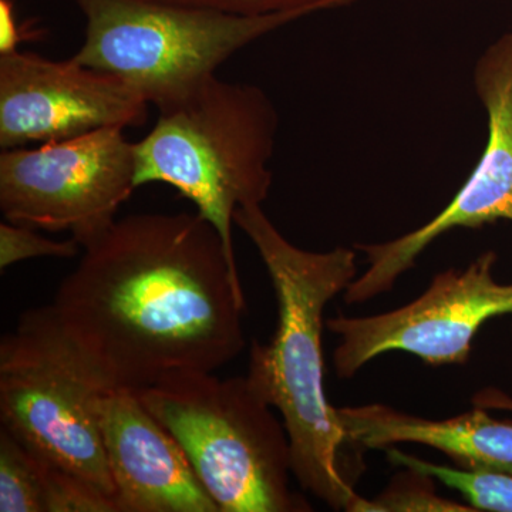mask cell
Returning <instances> with one entry per match:
<instances>
[{
  "label": "cell",
  "instance_id": "1",
  "mask_svg": "<svg viewBox=\"0 0 512 512\" xmlns=\"http://www.w3.org/2000/svg\"><path fill=\"white\" fill-rule=\"evenodd\" d=\"M114 389L214 373L245 348L237 262L200 214H134L92 241L50 303Z\"/></svg>",
  "mask_w": 512,
  "mask_h": 512
},
{
  "label": "cell",
  "instance_id": "2",
  "mask_svg": "<svg viewBox=\"0 0 512 512\" xmlns=\"http://www.w3.org/2000/svg\"><path fill=\"white\" fill-rule=\"evenodd\" d=\"M235 225L261 256L278 301V328L269 343L252 340L248 382L281 413L292 473L306 491L333 510L369 512L370 500L355 491L360 461L325 390L323 313L357 275L356 252H328L293 245L262 205L238 208ZM360 453V451H357Z\"/></svg>",
  "mask_w": 512,
  "mask_h": 512
},
{
  "label": "cell",
  "instance_id": "3",
  "mask_svg": "<svg viewBox=\"0 0 512 512\" xmlns=\"http://www.w3.org/2000/svg\"><path fill=\"white\" fill-rule=\"evenodd\" d=\"M279 116L261 87L212 77L190 99L160 111L134 143L136 185H171L217 229L235 258L238 208L262 205L271 191Z\"/></svg>",
  "mask_w": 512,
  "mask_h": 512
},
{
  "label": "cell",
  "instance_id": "4",
  "mask_svg": "<svg viewBox=\"0 0 512 512\" xmlns=\"http://www.w3.org/2000/svg\"><path fill=\"white\" fill-rule=\"evenodd\" d=\"M134 392L173 434L220 512L312 511L289 485L284 421L247 377L184 373Z\"/></svg>",
  "mask_w": 512,
  "mask_h": 512
},
{
  "label": "cell",
  "instance_id": "5",
  "mask_svg": "<svg viewBox=\"0 0 512 512\" xmlns=\"http://www.w3.org/2000/svg\"><path fill=\"white\" fill-rule=\"evenodd\" d=\"M86 19L73 59L120 77L158 111L190 99L239 50L305 18L244 16L150 0H74Z\"/></svg>",
  "mask_w": 512,
  "mask_h": 512
},
{
  "label": "cell",
  "instance_id": "6",
  "mask_svg": "<svg viewBox=\"0 0 512 512\" xmlns=\"http://www.w3.org/2000/svg\"><path fill=\"white\" fill-rule=\"evenodd\" d=\"M113 389L50 305L23 313L0 342L2 429L114 503L100 426L101 399Z\"/></svg>",
  "mask_w": 512,
  "mask_h": 512
},
{
  "label": "cell",
  "instance_id": "7",
  "mask_svg": "<svg viewBox=\"0 0 512 512\" xmlns=\"http://www.w3.org/2000/svg\"><path fill=\"white\" fill-rule=\"evenodd\" d=\"M136 188V150L119 127L0 154L5 220L70 231L82 248L117 220Z\"/></svg>",
  "mask_w": 512,
  "mask_h": 512
},
{
  "label": "cell",
  "instance_id": "8",
  "mask_svg": "<svg viewBox=\"0 0 512 512\" xmlns=\"http://www.w3.org/2000/svg\"><path fill=\"white\" fill-rule=\"evenodd\" d=\"M498 256L484 252L463 271L448 268L434 276L419 298L402 308L365 318L329 319L340 338L333 365L350 379L389 352H407L430 366L463 365L487 320L512 315V284L495 281Z\"/></svg>",
  "mask_w": 512,
  "mask_h": 512
},
{
  "label": "cell",
  "instance_id": "9",
  "mask_svg": "<svg viewBox=\"0 0 512 512\" xmlns=\"http://www.w3.org/2000/svg\"><path fill=\"white\" fill-rule=\"evenodd\" d=\"M473 83L487 114V141L476 167L447 207L426 224L392 241L355 245L365 254L367 268L346 288L349 305L392 291L397 279L447 232L512 222V30L478 57Z\"/></svg>",
  "mask_w": 512,
  "mask_h": 512
},
{
  "label": "cell",
  "instance_id": "10",
  "mask_svg": "<svg viewBox=\"0 0 512 512\" xmlns=\"http://www.w3.org/2000/svg\"><path fill=\"white\" fill-rule=\"evenodd\" d=\"M148 101L120 77L76 60L0 56V147L55 143L107 127H140Z\"/></svg>",
  "mask_w": 512,
  "mask_h": 512
},
{
  "label": "cell",
  "instance_id": "11",
  "mask_svg": "<svg viewBox=\"0 0 512 512\" xmlns=\"http://www.w3.org/2000/svg\"><path fill=\"white\" fill-rule=\"evenodd\" d=\"M100 426L117 512H220L183 448L134 390L104 394Z\"/></svg>",
  "mask_w": 512,
  "mask_h": 512
},
{
  "label": "cell",
  "instance_id": "12",
  "mask_svg": "<svg viewBox=\"0 0 512 512\" xmlns=\"http://www.w3.org/2000/svg\"><path fill=\"white\" fill-rule=\"evenodd\" d=\"M338 416L357 451L423 444L446 454L463 470L512 476V421L494 419L481 407L446 420L423 419L384 404L340 407Z\"/></svg>",
  "mask_w": 512,
  "mask_h": 512
},
{
  "label": "cell",
  "instance_id": "13",
  "mask_svg": "<svg viewBox=\"0 0 512 512\" xmlns=\"http://www.w3.org/2000/svg\"><path fill=\"white\" fill-rule=\"evenodd\" d=\"M0 511L46 512L45 458L0 429Z\"/></svg>",
  "mask_w": 512,
  "mask_h": 512
},
{
  "label": "cell",
  "instance_id": "14",
  "mask_svg": "<svg viewBox=\"0 0 512 512\" xmlns=\"http://www.w3.org/2000/svg\"><path fill=\"white\" fill-rule=\"evenodd\" d=\"M394 466L412 468L456 490L476 511L512 512V476L493 471H468L433 464L396 448H386Z\"/></svg>",
  "mask_w": 512,
  "mask_h": 512
},
{
  "label": "cell",
  "instance_id": "15",
  "mask_svg": "<svg viewBox=\"0 0 512 512\" xmlns=\"http://www.w3.org/2000/svg\"><path fill=\"white\" fill-rule=\"evenodd\" d=\"M434 478L406 468L382 494L370 500V512H474L473 507L437 494Z\"/></svg>",
  "mask_w": 512,
  "mask_h": 512
},
{
  "label": "cell",
  "instance_id": "16",
  "mask_svg": "<svg viewBox=\"0 0 512 512\" xmlns=\"http://www.w3.org/2000/svg\"><path fill=\"white\" fill-rule=\"evenodd\" d=\"M82 245L76 239L53 241L36 234L35 228L3 221L0 224V269L5 271L18 262L35 258L70 259L80 254Z\"/></svg>",
  "mask_w": 512,
  "mask_h": 512
},
{
  "label": "cell",
  "instance_id": "17",
  "mask_svg": "<svg viewBox=\"0 0 512 512\" xmlns=\"http://www.w3.org/2000/svg\"><path fill=\"white\" fill-rule=\"evenodd\" d=\"M184 8L218 10L232 15L261 16L271 13L303 12L306 15L345 8L357 0H150Z\"/></svg>",
  "mask_w": 512,
  "mask_h": 512
},
{
  "label": "cell",
  "instance_id": "18",
  "mask_svg": "<svg viewBox=\"0 0 512 512\" xmlns=\"http://www.w3.org/2000/svg\"><path fill=\"white\" fill-rule=\"evenodd\" d=\"M35 36L30 26L19 25L13 0H0V56L18 52L20 43Z\"/></svg>",
  "mask_w": 512,
  "mask_h": 512
},
{
  "label": "cell",
  "instance_id": "19",
  "mask_svg": "<svg viewBox=\"0 0 512 512\" xmlns=\"http://www.w3.org/2000/svg\"><path fill=\"white\" fill-rule=\"evenodd\" d=\"M473 403L481 409L512 413V397L498 389L481 390L473 397Z\"/></svg>",
  "mask_w": 512,
  "mask_h": 512
}]
</instances>
